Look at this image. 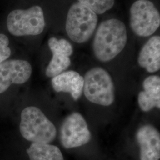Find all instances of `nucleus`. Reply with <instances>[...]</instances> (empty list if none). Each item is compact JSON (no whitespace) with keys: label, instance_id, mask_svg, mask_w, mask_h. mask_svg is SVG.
Masks as SVG:
<instances>
[{"label":"nucleus","instance_id":"9","mask_svg":"<svg viewBox=\"0 0 160 160\" xmlns=\"http://www.w3.org/2000/svg\"><path fill=\"white\" fill-rule=\"evenodd\" d=\"M48 46L52 53L51 61L46 69L48 77H54L64 72L71 63L70 57L73 53V47L68 40L51 38L48 40Z\"/></svg>","mask_w":160,"mask_h":160},{"label":"nucleus","instance_id":"15","mask_svg":"<svg viewBox=\"0 0 160 160\" xmlns=\"http://www.w3.org/2000/svg\"><path fill=\"white\" fill-rule=\"evenodd\" d=\"M78 1L96 14H102L113 7L115 0H78Z\"/></svg>","mask_w":160,"mask_h":160},{"label":"nucleus","instance_id":"5","mask_svg":"<svg viewBox=\"0 0 160 160\" xmlns=\"http://www.w3.org/2000/svg\"><path fill=\"white\" fill-rule=\"evenodd\" d=\"M7 26L10 33L16 36L41 34L45 26L43 10L38 6L14 10L7 17Z\"/></svg>","mask_w":160,"mask_h":160},{"label":"nucleus","instance_id":"10","mask_svg":"<svg viewBox=\"0 0 160 160\" xmlns=\"http://www.w3.org/2000/svg\"><path fill=\"white\" fill-rule=\"evenodd\" d=\"M136 139L140 147L141 160H160V134L151 125H144L136 133Z\"/></svg>","mask_w":160,"mask_h":160},{"label":"nucleus","instance_id":"14","mask_svg":"<svg viewBox=\"0 0 160 160\" xmlns=\"http://www.w3.org/2000/svg\"><path fill=\"white\" fill-rule=\"evenodd\" d=\"M26 151L30 160H64L59 148L49 143H32Z\"/></svg>","mask_w":160,"mask_h":160},{"label":"nucleus","instance_id":"11","mask_svg":"<svg viewBox=\"0 0 160 160\" xmlns=\"http://www.w3.org/2000/svg\"><path fill=\"white\" fill-rule=\"evenodd\" d=\"M52 85L55 92H69L77 100L83 92L84 77L75 71H65L52 78Z\"/></svg>","mask_w":160,"mask_h":160},{"label":"nucleus","instance_id":"2","mask_svg":"<svg viewBox=\"0 0 160 160\" xmlns=\"http://www.w3.org/2000/svg\"><path fill=\"white\" fill-rule=\"evenodd\" d=\"M20 132L24 139L33 143H51L57 134L53 123L34 106L27 107L22 112Z\"/></svg>","mask_w":160,"mask_h":160},{"label":"nucleus","instance_id":"6","mask_svg":"<svg viewBox=\"0 0 160 160\" xmlns=\"http://www.w3.org/2000/svg\"><path fill=\"white\" fill-rule=\"evenodd\" d=\"M132 30L140 37H148L160 26V15L154 4L149 0H137L130 8Z\"/></svg>","mask_w":160,"mask_h":160},{"label":"nucleus","instance_id":"13","mask_svg":"<svg viewBox=\"0 0 160 160\" xmlns=\"http://www.w3.org/2000/svg\"><path fill=\"white\" fill-rule=\"evenodd\" d=\"M138 62L150 73L155 72L160 68V38H151L142 48L138 58Z\"/></svg>","mask_w":160,"mask_h":160},{"label":"nucleus","instance_id":"12","mask_svg":"<svg viewBox=\"0 0 160 160\" xmlns=\"http://www.w3.org/2000/svg\"><path fill=\"white\" fill-rule=\"evenodd\" d=\"M143 90L138 94L140 109L147 112L155 108H160V78L158 75L147 77L142 83Z\"/></svg>","mask_w":160,"mask_h":160},{"label":"nucleus","instance_id":"16","mask_svg":"<svg viewBox=\"0 0 160 160\" xmlns=\"http://www.w3.org/2000/svg\"><path fill=\"white\" fill-rule=\"evenodd\" d=\"M9 39L5 34L0 33V64L11 55V49L8 47Z\"/></svg>","mask_w":160,"mask_h":160},{"label":"nucleus","instance_id":"1","mask_svg":"<svg viewBox=\"0 0 160 160\" xmlns=\"http://www.w3.org/2000/svg\"><path fill=\"white\" fill-rule=\"evenodd\" d=\"M128 39L125 24L116 18L101 23L93 40L92 49L100 61L106 62L117 57L126 46Z\"/></svg>","mask_w":160,"mask_h":160},{"label":"nucleus","instance_id":"7","mask_svg":"<svg viewBox=\"0 0 160 160\" xmlns=\"http://www.w3.org/2000/svg\"><path fill=\"white\" fill-rule=\"evenodd\" d=\"M91 139L92 134L87 122L80 113H72L63 120L60 129V140L65 148L82 146Z\"/></svg>","mask_w":160,"mask_h":160},{"label":"nucleus","instance_id":"3","mask_svg":"<svg viewBox=\"0 0 160 160\" xmlns=\"http://www.w3.org/2000/svg\"><path fill=\"white\" fill-rule=\"evenodd\" d=\"M114 86L109 72L100 67L88 71L84 77L83 92L90 102L103 106L114 101Z\"/></svg>","mask_w":160,"mask_h":160},{"label":"nucleus","instance_id":"8","mask_svg":"<svg viewBox=\"0 0 160 160\" xmlns=\"http://www.w3.org/2000/svg\"><path fill=\"white\" fill-rule=\"evenodd\" d=\"M32 68L29 62L20 59L6 60L0 64V94L12 84H22L29 80Z\"/></svg>","mask_w":160,"mask_h":160},{"label":"nucleus","instance_id":"4","mask_svg":"<svg viewBox=\"0 0 160 160\" xmlns=\"http://www.w3.org/2000/svg\"><path fill=\"white\" fill-rule=\"evenodd\" d=\"M97 14L85 6L76 2L69 9L65 29L69 38L75 43L89 40L96 29Z\"/></svg>","mask_w":160,"mask_h":160}]
</instances>
